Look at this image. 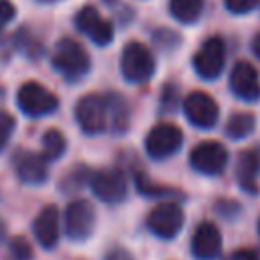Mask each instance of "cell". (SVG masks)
I'll return each instance as SVG.
<instances>
[{
	"instance_id": "1",
	"label": "cell",
	"mask_w": 260,
	"mask_h": 260,
	"mask_svg": "<svg viewBox=\"0 0 260 260\" xmlns=\"http://www.w3.org/2000/svg\"><path fill=\"white\" fill-rule=\"evenodd\" d=\"M51 63L67 81H77V79L85 77V73L89 71V65H91L85 49L73 39H61L55 45Z\"/></svg>"
},
{
	"instance_id": "2",
	"label": "cell",
	"mask_w": 260,
	"mask_h": 260,
	"mask_svg": "<svg viewBox=\"0 0 260 260\" xmlns=\"http://www.w3.org/2000/svg\"><path fill=\"white\" fill-rule=\"evenodd\" d=\"M16 104H18L20 112L30 118L49 116L59 108L57 95L51 93L45 85H41L37 81H28V83L20 85V89L16 93Z\"/></svg>"
},
{
	"instance_id": "3",
	"label": "cell",
	"mask_w": 260,
	"mask_h": 260,
	"mask_svg": "<svg viewBox=\"0 0 260 260\" xmlns=\"http://www.w3.org/2000/svg\"><path fill=\"white\" fill-rule=\"evenodd\" d=\"M120 69L126 81L130 83H144L154 73V59L150 51L142 43H128L122 51Z\"/></svg>"
},
{
	"instance_id": "4",
	"label": "cell",
	"mask_w": 260,
	"mask_h": 260,
	"mask_svg": "<svg viewBox=\"0 0 260 260\" xmlns=\"http://www.w3.org/2000/svg\"><path fill=\"white\" fill-rule=\"evenodd\" d=\"M75 120L85 134H100L108 128V102L106 95L87 93L75 106Z\"/></svg>"
},
{
	"instance_id": "5",
	"label": "cell",
	"mask_w": 260,
	"mask_h": 260,
	"mask_svg": "<svg viewBox=\"0 0 260 260\" xmlns=\"http://www.w3.org/2000/svg\"><path fill=\"white\" fill-rule=\"evenodd\" d=\"M183 219H185V215H183L181 205L165 201V203H158L156 207L150 209V213L146 217V225L154 236L171 240L183 228Z\"/></svg>"
},
{
	"instance_id": "6",
	"label": "cell",
	"mask_w": 260,
	"mask_h": 260,
	"mask_svg": "<svg viewBox=\"0 0 260 260\" xmlns=\"http://www.w3.org/2000/svg\"><path fill=\"white\" fill-rule=\"evenodd\" d=\"M95 225V211L93 205L85 199H75L65 209V232L71 240L83 242L91 236Z\"/></svg>"
},
{
	"instance_id": "7",
	"label": "cell",
	"mask_w": 260,
	"mask_h": 260,
	"mask_svg": "<svg viewBox=\"0 0 260 260\" xmlns=\"http://www.w3.org/2000/svg\"><path fill=\"white\" fill-rule=\"evenodd\" d=\"M89 187L93 191V195L104 201V203H120L124 201L126 197V191H128V185H126V179L120 171L116 169H102V171H95L89 179Z\"/></svg>"
},
{
	"instance_id": "8",
	"label": "cell",
	"mask_w": 260,
	"mask_h": 260,
	"mask_svg": "<svg viewBox=\"0 0 260 260\" xmlns=\"http://www.w3.org/2000/svg\"><path fill=\"white\" fill-rule=\"evenodd\" d=\"M183 144V134L175 124H156L144 140V148L152 158H169Z\"/></svg>"
},
{
	"instance_id": "9",
	"label": "cell",
	"mask_w": 260,
	"mask_h": 260,
	"mask_svg": "<svg viewBox=\"0 0 260 260\" xmlns=\"http://www.w3.org/2000/svg\"><path fill=\"white\" fill-rule=\"evenodd\" d=\"M75 26L79 32H83L89 41L95 45H108L114 39V26L110 20H106L93 6H83L75 14Z\"/></svg>"
},
{
	"instance_id": "10",
	"label": "cell",
	"mask_w": 260,
	"mask_h": 260,
	"mask_svg": "<svg viewBox=\"0 0 260 260\" xmlns=\"http://www.w3.org/2000/svg\"><path fill=\"white\" fill-rule=\"evenodd\" d=\"M225 63V49L219 39H207L193 55V67L203 79H215Z\"/></svg>"
},
{
	"instance_id": "11",
	"label": "cell",
	"mask_w": 260,
	"mask_h": 260,
	"mask_svg": "<svg viewBox=\"0 0 260 260\" xmlns=\"http://www.w3.org/2000/svg\"><path fill=\"white\" fill-rule=\"evenodd\" d=\"M189 160L203 175H219L228 165V150L219 142H201L191 150Z\"/></svg>"
},
{
	"instance_id": "12",
	"label": "cell",
	"mask_w": 260,
	"mask_h": 260,
	"mask_svg": "<svg viewBox=\"0 0 260 260\" xmlns=\"http://www.w3.org/2000/svg\"><path fill=\"white\" fill-rule=\"evenodd\" d=\"M183 110H185L187 120L197 128H211L217 122V116H219L217 104L203 91L189 93L185 98Z\"/></svg>"
},
{
	"instance_id": "13",
	"label": "cell",
	"mask_w": 260,
	"mask_h": 260,
	"mask_svg": "<svg viewBox=\"0 0 260 260\" xmlns=\"http://www.w3.org/2000/svg\"><path fill=\"white\" fill-rule=\"evenodd\" d=\"M230 87L244 102H256V100H260L258 71L250 63H246V61H240V63L234 65V69L230 73Z\"/></svg>"
},
{
	"instance_id": "14",
	"label": "cell",
	"mask_w": 260,
	"mask_h": 260,
	"mask_svg": "<svg viewBox=\"0 0 260 260\" xmlns=\"http://www.w3.org/2000/svg\"><path fill=\"white\" fill-rule=\"evenodd\" d=\"M191 252L197 260H213L221 252L219 230L211 221H203L195 228L191 238Z\"/></svg>"
},
{
	"instance_id": "15",
	"label": "cell",
	"mask_w": 260,
	"mask_h": 260,
	"mask_svg": "<svg viewBox=\"0 0 260 260\" xmlns=\"http://www.w3.org/2000/svg\"><path fill=\"white\" fill-rule=\"evenodd\" d=\"M32 232L35 238L39 240V244L47 250L55 248L59 242V209L55 205H47L39 211V215L32 221Z\"/></svg>"
},
{
	"instance_id": "16",
	"label": "cell",
	"mask_w": 260,
	"mask_h": 260,
	"mask_svg": "<svg viewBox=\"0 0 260 260\" xmlns=\"http://www.w3.org/2000/svg\"><path fill=\"white\" fill-rule=\"evenodd\" d=\"M16 175L26 185H41L47 181V160L37 152H18L14 160Z\"/></svg>"
},
{
	"instance_id": "17",
	"label": "cell",
	"mask_w": 260,
	"mask_h": 260,
	"mask_svg": "<svg viewBox=\"0 0 260 260\" xmlns=\"http://www.w3.org/2000/svg\"><path fill=\"white\" fill-rule=\"evenodd\" d=\"M258 173H260V156L254 150L240 152L236 162V177L240 187L250 195L258 193Z\"/></svg>"
},
{
	"instance_id": "18",
	"label": "cell",
	"mask_w": 260,
	"mask_h": 260,
	"mask_svg": "<svg viewBox=\"0 0 260 260\" xmlns=\"http://www.w3.org/2000/svg\"><path fill=\"white\" fill-rule=\"evenodd\" d=\"M106 102H108V120L112 122L116 132H124L128 128V120H130V108H128L126 100L118 93H108Z\"/></svg>"
},
{
	"instance_id": "19",
	"label": "cell",
	"mask_w": 260,
	"mask_h": 260,
	"mask_svg": "<svg viewBox=\"0 0 260 260\" xmlns=\"http://www.w3.org/2000/svg\"><path fill=\"white\" fill-rule=\"evenodd\" d=\"M203 10V0H171V14L183 22L191 24L201 16Z\"/></svg>"
},
{
	"instance_id": "20",
	"label": "cell",
	"mask_w": 260,
	"mask_h": 260,
	"mask_svg": "<svg viewBox=\"0 0 260 260\" xmlns=\"http://www.w3.org/2000/svg\"><path fill=\"white\" fill-rule=\"evenodd\" d=\"M65 148H67V142H65V136L59 130L51 128L43 134V154L41 156L45 160H57L65 152Z\"/></svg>"
},
{
	"instance_id": "21",
	"label": "cell",
	"mask_w": 260,
	"mask_h": 260,
	"mask_svg": "<svg viewBox=\"0 0 260 260\" xmlns=\"http://www.w3.org/2000/svg\"><path fill=\"white\" fill-rule=\"evenodd\" d=\"M254 132V116L252 114H234L225 124V134L232 140H242Z\"/></svg>"
},
{
	"instance_id": "22",
	"label": "cell",
	"mask_w": 260,
	"mask_h": 260,
	"mask_svg": "<svg viewBox=\"0 0 260 260\" xmlns=\"http://www.w3.org/2000/svg\"><path fill=\"white\" fill-rule=\"evenodd\" d=\"M8 254H10V260H32V248L22 236H16L10 240Z\"/></svg>"
},
{
	"instance_id": "23",
	"label": "cell",
	"mask_w": 260,
	"mask_h": 260,
	"mask_svg": "<svg viewBox=\"0 0 260 260\" xmlns=\"http://www.w3.org/2000/svg\"><path fill=\"white\" fill-rule=\"evenodd\" d=\"M12 132H14V118L8 112L0 110V152L6 148Z\"/></svg>"
},
{
	"instance_id": "24",
	"label": "cell",
	"mask_w": 260,
	"mask_h": 260,
	"mask_svg": "<svg viewBox=\"0 0 260 260\" xmlns=\"http://www.w3.org/2000/svg\"><path fill=\"white\" fill-rule=\"evenodd\" d=\"M225 8L234 14H246L260 6V0H223Z\"/></svg>"
},
{
	"instance_id": "25",
	"label": "cell",
	"mask_w": 260,
	"mask_h": 260,
	"mask_svg": "<svg viewBox=\"0 0 260 260\" xmlns=\"http://www.w3.org/2000/svg\"><path fill=\"white\" fill-rule=\"evenodd\" d=\"M136 187H138V191L144 193V195H156V197H160V195L171 193V189L160 187V185H152V183H150L148 179H144L142 175H136Z\"/></svg>"
},
{
	"instance_id": "26",
	"label": "cell",
	"mask_w": 260,
	"mask_h": 260,
	"mask_svg": "<svg viewBox=\"0 0 260 260\" xmlns=\"http://www.w3.org/2000/svg\"><path fill=\"white\" fill-rule=\"evenodd\" d=\"M16 16V8L10 0H0V30L6 28V24Z\"/></svg>"
},
{
	"instance_id": "27",
	"label": "cell",
	"mask_w": 260,
	"mask_h": 260,
	"mask_svg": "<svg viewBox=\"0 0 260 260\" xmlns=\"http://www.w3.org/2000/svg\"><path fill=\"white\" fill-rule=\"evenodd\" d=\"M225 260H258V256H256V252H252V250H234Z\"/></svg>"
},
{
	"instance_id": "28",
	"label": "cell",
	"mask_w": 260,
	"mask_h": 260,
	"mask_svg": "<svg viewBox=\"0 0 260 260\" xmlns=\"http://www.w3.org/2000/svg\"><path fill=\"white\" fill-rule=\"evenodd\" d=\"M106 260H134V256L124 248H114V250L108 252Z\"/></svg>"
},
{
	"instance_id": "29",
	"label": "cell",
	"mask_w": 260,
	"mask_h": 260,
	"mask_svg": "<svg viewBox=\"0 0 260 260\" xmlns=\"http://www.w3.org/2000/svg\"><path fill=\"white\" fill-rule=\"evenodd\" d=\"M252 53L260 59V32L254 37V41H252Z\"/></svg>"
},
{
	"instance_id": "30",
	"label": "cell",
	"mask_w": 260,
	"mask_h": 260,
	"mask_svg": "<svg viewBox=\"0 0 260 260\" xmlns=\"http://www.w3.org/2000/svg\"><path fill=\"white\" fill-rule=\"evenodd\" d=\"M6 238V228H4V221L0 219V242Z\"/></svg>"
},
{
	"instance_id": "31",
	"label": "cell",
	"mask_w": 260,
	"mask_h": 260,
	"mask_svg": "<svg viewBox=\"0 0 260 260\" xmlns=\"http://www.w3.org/2000/svg\"><path fill=\"white\" fill-rule=\"evenodd\" d=\"M104 2H106V4H114L116 0H104Z\"/></svg>"
},
{
	"instance_id": "32",
	"label": "cell",
	"mask_w": 260,
	"mask_h": 260,
	"mask_svg": "<svg viewBox=\"0 0 260 260\" xmlns=\"http://www.w3.org/2000/svg\"><path fill=\"white\" fill-rule=\"evenodd\" d=\"M41 2H57V0H41Z\"/></svg>"
},
{
	"instance_id": "33",
	"label": "cell",
	"mask_w": 260,
	"mask_h": 260,
	"mask_svg": "<svg viewBox=\"0 0 260 260\" xmlns=\"http://www.w3.org/2000/svg\"><path fill=\"white\" fill-rule=\"evenodd\" d=\"M258 234H260V221H258Z\"/></svg>"
}]
</instances>
